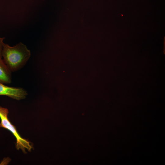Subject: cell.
I'll return each instance as SVG.
<instances>
[{
    "instance_id": "obj_1",
    "label": "cell",
    "mask_w": 165,
    "mask_h": 165,
    "mask_svg": "<svg viewBox=\"0 0 165 165\" xmlns=\"http://www.w3.org/2000/svg\"><path fill=\"white\" fill-rule=\"evenodd\" d=\"M31 52L21 42L11 47L4 43L2 51L3 60L11 72L24 66L31 56Z\"/></svg>"
},
{
    "instance_id": "obj_2",
    "label": "cell",
    "mask_w": 165,
    "mask_h": 165,
    "mask_svg": "<svg viewBox=\"0 0 165 165\" xmlns=\"http://www.w3.org/2000/svg\"><path fill=\"white\" fill-rule=\"evenodd\" d=\"M8 109L0 106V127L4 128L11 132L16 139V147L18 150L21 149L24 152L26 150L30 152L33 147L28 140L22 138L18 133L15 127L12 124L8 118Z\"/></svg>"
},
{
    "instance_id": "obj_3",
    "label": "cell",
    "mask_w": 165,
    "mask_h": 165,
    "mask_svg": "<svg viewBox=\"0 0 165 165\" xmlns=\"http://www.w3.org/2000/svg\"><path fill=\"white\" fill-rule=\"evenodd\" d=\"M27 94L26 91L22 88L9 87L0 82V95L19 100L25 98Z\"/></svg>"
},
{
    "instance_id": "obj_4",
    "label": "cell",
    "mask_w": 165,
    "mask_h": 165,
    "mask_svg": "<svg viewBox=\"0 0 165 165\" xmlns=\"http://www.w3.org/2000/svg\"><path fill=\"white\" fill-rule=\"evenodd\" d=\"M11 71L0 57V82L9 84L11 82Z\"/></svg>"
},
{
    "instance_id": "obj_5",
    "label": "cell",
    "mask_w": 165,
    "mask_h": 165,
    "mask_svg": "<svg viewBox=\"0 0 165 165\" xmlns=\"http://www.w3.org/2000/svg\"><path fill=\"white\" fill-rule=\"evenodd\" d=\"M4 38H2L0 37V57L2 58V51L3 49V46L4 44L3 41Z\"/></svg>"
}]
</instances>
